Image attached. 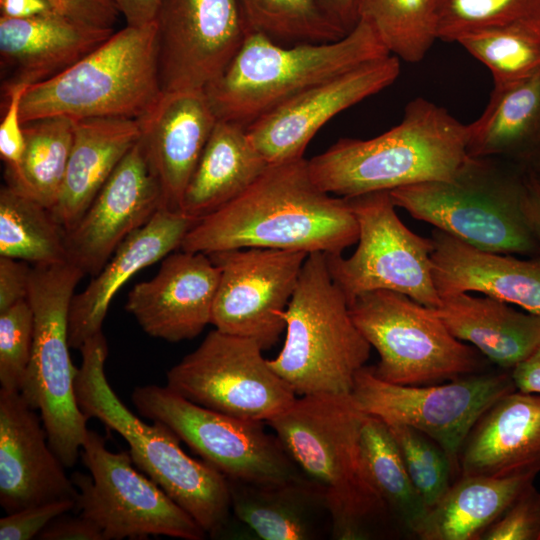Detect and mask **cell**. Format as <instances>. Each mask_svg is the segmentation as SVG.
Segmentation results:
<instances>
[{"mask_svg": "<svg viewBox=\"0 0 540 540\" xmlns=\"http://www.w3.org/2000/svg\"><path fill=\"white\" fill-rule=\"evenodd\" d=\"M358 237L347 198L321 190L302 157L269 164L242 194L199 219L180 249L207 255L242 248L339 255Z\"/></svg>", "mask_w": 540, "mask_h": 540, "instance_id": "1", "label": "cell"}, {"mask_svg": "<svg viewBox=\"0 0 540 540\" xmlns=\"http://www.w3.org/2000/svg\"><path fill=\"white\" fill-rule=\"evenodd\" d=\"M467 125L425 98L411 100L401 122L371 139L341 138L308 160L323 191L355 197L452 179L469 157Z\"/></svg>", "mask_w": 540, "mask_h": 540, "instance_id": "2", "label": "cell"}, {"mask_svg": "<svg viewBox=\"0 0 540 540\" xmlns=\"http://www.w3.org/2000/svg\"><path fill=\"white\" fill-rule=\"evenodd\" d=\"M364 412L351 394L297 396L266 422L299 468L322 489L338 540L374 538L392 522L360 460Z\"/></svg>", "mask_w": 540, "mask_h": 540, "instance_id": "3", "label": "cell"}, {"mask_svg": "<svg viewBox=\"0 0 540 540\" xmlns=\"http://www.w3.org/2000/svg\"><path fill=\"white\" fill-rule=\"evenodd\" d=\"M80 351L82 361L74 390L85 417L96 418L120 434L129 445L134 465L207 534H220L232 511L227 477L204 460L189 456L168 426L159 421L145 423L121 402L105 375L108 344L102 332L89 338Z\"/></svg>", "mask_w": 540, "mask_h": 540, "instance_id": "4", "label": "cell"}, {"mask_svg": "<svg viewBox=\"0 0 540 540\" xmlns=\"http://www.w3.org/2000/svg\"><path fill=\"white\" fill-rule=\"evenodd\" d=\"M388 55L363 18L347 35L327 43L284 46L249 31L227 68L204 91L218 120L248 126L297 94Z\"/></svg>", "mask_w": 540, "mask_h": 540, "instance_id": "5", "label": "cell"}, {"mask_svg": "<svg viewBox=\"0 0 540 540\" xmlns=\"http://www.w3.org/2000/svg\"><path fill=\"white\" fill-rule=\"evenodd\" d=\"M528 169L496 157L469 156L456 175L389 191L413 218L484 251L540 256L523 209Z\"/></svg>", "mask_w": 540, "mask_h": 540, "instance_id": "6", "label": "cell"}, {"mask_svg": "<svg viewBox=\"0 0 540 540\" xmlns=\"http://www.w3.org/2000/svg\"><path fill=\"white\" fill-rule=\"evenodd\" d=\"M162 93L156 21L127 25L62 73L29 86L20 117L139 120Z\"/></svg>", "mask_w": 540, "mask_h": 540, "instance_id": "7", "label": "cell"}, {"mask_svg": "<svg viewBox=\"0 0 540 540\" xmlns=\"http://www.w3.org/2000/svg\"><path fill=\"white\" fill-rule=\"evenodd\" d=\"M281 317L286 337L279 354L268 360L274 372L297 396L351 394L371 345L353 322L325 253L308 254Z\"/></svg>", "mask_w": 540, "mask_h": 540, "instance_id": "8", "label": "cell"}, {"mask_svg": "<svg viewBox=\"0 0 540 540\" xmlns=\"http://www.w3.org/2000/svg\"><path fill=\"white\" fill-rule=\"evenodd\" d=\"M85 273L70 261L33 265L27 301L34 317L33 347L20 389L39 410L48 441L65 467H73L88 428L74 390L76 368L69 353L68 316Z\"/></svg>", "mask_w": 540, "mask_h": 540, "instance_id": "9", "label": "cell"}, {"mask_svg": "<svg viewBox=\"0 0 540 540\" xmlns=\"http://www.w3.org/2000/svg\"><path fill=\"white\" fill-rule=\"evenodd\" d=\"M353 322L379 355L373 373L399 385H428L484 371L488 360L457 339L433 308L391 290L349 303Z\"/></svg>", "mask_w": 540, "mask_h": 540, "instance_id": "10", "label": "cell"}, {"mask_svg": "<svg viewBox=\"0 0 540 540\" xmlns=\"http://www.w3.org/2000/svg\"><path fill=\"white\" fill-rule=\"evenodd\" d=\"M80 454L91 476H71L78 490L75 510L99 528L104 540L206 537L189 513L138 471L129 451L108 450L105 439L88 429Z\"/></svg>", "mask_w": 540, "mask_h": 540, "instance_id": "11", "label": "cell"}, {"mask_svg": "<svg viewBox=\"0 0 540 540\" xmlns=\"http://www.w3.org/2000/svg\"><path fill=\"white\" fill-rule=\"evenodd\" d=\"M139 414L168 426L205 462L230 480L251 483L302 481L309 477L265 422L232 417L189 401L167 386L136 387Z\"/></svg>", "mask_w": 540, "mask_h": 540, "instance_id": "12", "label": "cell"}, {"mask_svg": "<svg viewBox=\"0 0 540 540\" xmlns=\"http://www.w3.org/2000/svg\"><path fill=\"white\" fill-rule=\"evenodd\" d=\"M359 228L354 253L326 255L332 279L348 303L373 290L403 293L430 308L440 304L432 273V237L407 228L389 191L345 197Z\"/></svg>", "mask_w": 540, "mask_h": 540, "instance_id": "13", "label": "cell"}, {"mask_svg": "<svg viewBox=\"0 0 540 540\" xmlns=\"http://www.w3.org/2000/svg\"><path fill=\"white\" fill-rule=\"evenodd\" d=\"M515 389L508 370H484L436 384L399 385L379 379L364 366L356 374L351 395L364 413L431 437L459 472L461 448L478 419Z\"/></svg>", "mask_w": 540, "mask_h": 540, "instance_id": "14", "label": "cell"}, {"mask_svg": "<svg viewBox=\"0 0 540 540\" xmlns=\"http://www.w3.org/2000/svg\"><path fill=\"white\" fill-rule=\"evenodd\" d=\"M262 351L252 339L214 329L169 369L166 386L208 409L266 423L285 411L297 395Z\"/></svg>", "mask_w": 540, "mask_h": 540, "instance_id": "15", "label": "cell"}, {"mask_svg": "<svg viewBox=\"0 0 540 540\" xmlns=\"http://www.w3.org/2000/svg\"><path fill=\"white\" fill-rule=\"evenodd\" d=\"M308 254L300 251L242 248L209 254L220 269L212 309L215 329L249 338L263 349L285 330L281 313L296 288Z\"/></svg>", "mask_w": 540, "mask_h": 540, "instance_id": "16", "label": "cell"}, {"mask_svg": "<svg viewBox=\"0 0 540 540\" xmlns=\"http://www.w3.org/2000/svg\"><path fill=\"white\" fill-rule=\"evenodd\" d=\"M155 21L163 92L205 90L249 32L237 0H162Z\"/></svg>", "mask_w": 540, "mask_h": 540, "instance_id": "17", "label": "cell"}, {"mask_svg": "<svg viewBox=\"0 0 540 540\" xmlns=\"http://www.w3.org/2000/svg\"><path fill=\"white\" fill-rule=\"evenodd\" d=\"M399 74L400 61L394 55L363 63L258 117L246 126L248 137L268 164L302 158L311 139L330 119L387 88Z\"/></svg>", "mask_w": 540, "mask_h": 540, "instance_id": "18", "label": "cell"}, {"mask_svg": "<svg viewBox=\"0 0 540 540\" xmlns=\"http://www.w3.org/2000/svg\"><path fill=\"white\" fill-rule=\"evenodd\" d=\"M163 205L160 186L138 141L78 223L65 232L68 261L97 275L118 246Z\"/></svg>", "mask_w": 540, "mask_h": 540, "instance_id": "19", "label": "cell"}, {"mask_svg": "<svg viewBox=\"0 0 540 540\" xmlns=\"http://www.w3.org/2000/svg\"><path fill=\"white\" fill-rule=\"evenodd\" d=\"M219 280L220 269L209 255L170 253L153 278L130 290L125 308L151 337L193 339L211 324Z\"/></svg>", "mask_w": 540, "mask_h": 540, "instance_id": "20", "label": "cell"}, {"mask_svg": "<svg viewBox=\"0 0 540 540\" xmlns=\"http://www.w3.org/2000/svg\"><path fill=\"white\" fill-rule=\"evenodd\" d=\"M51 448L41 416L19 391L0 390V504L7 513L57 500L78 490Z\"/></svg>", "mask_w": 540, "mask_h": 540, "instance_id": "21", "label": "cell"}, {"mask_svg": "<svg viewBox=\"0 0 540 540\" xmlns=\"http://www.w3.org/2000/svg\"><path fill=\"white\" fill-rule=\"evenodd\" d=\"M217 120L204 90L163 92L138 120L139 143L160 186L163 208L180 212L186 187Z\"/></svg>", "mask_w": 540, "mask_h": 540, "instance_id": "22", "label": "cell"}, {"mask_svg": "<svg viewBox=\"0 0 540 540\" xmlns=\"http://www.w3.org/2000/svg\"><path fill=\"white\" fill-rule=\"evenodd\" d=\"M198 219L182 212L159 208L142 227L131 233L115 250L86 288L74 294L68 316L70 348L81 349L102 332L111 301L137 272L180 248Z\"/></svg>", "mask_w": 540, "mask_h": 540, "instance_id": "23", "label": "cell"}, {"mask_svg": "<svg viewBox=\"0 0 540 540\" xmlns=\"http://www.w3.org/2000/svg\"><path fill=\"white\" fill-rule=\"evenodd\" d=\"M114 29L84 24L49 11L24 19L0 17L2 91L46 81L88 55Z\"/></svg>", "mask_w": 540, "mask_h": 540, "instance_id": "24", "label": "cell"}, {"mask_svg": "<svg viewBox=\"0 0 540 540\" xmlns=\"http://www.w3.org/2000/svg\"><path fill=\"white\" fill-rule=\"evenodd\" d=\"M461 475L496 478L540 473V395L513 390L478 419L459 454Z\"/></svg>", "mask_w": 540, "mask_h": 540, "instance_id": "25", "label": "cell"}, {"mask_svg": "<svg viewBox=\"0 0 540 540\" xmlns=\"http://www.w3.org/2000/svg\"><path fill=\"white\" fill-rule=\"evenodd\" d=\"M431 254L439 297L477 292L540 316V256L521 259L475 248L434 228Z\"/></svg>", "mask_w": 540, "mask_h": 540, "instance_id": "26", "label": "cell"}, {"mask_svg": "<svg viewBox=\"0 0 540 540\" xmlns=\"http://www.w3.org/2000/svg\"><path fill=\"white\" fill-rule=\"evenodd\" d=\"M139 137V121L135 119L74 120L65 175L57 200L50 209L65 232L78 223Z\"/></svg>", "mask_w": 540, "mask_h": 540, "instance_id": "27", "label": "cell"}, {"mask_svg": "<svg viewBox=\"0 0 540 540\" xmlns=\"http://www.w3.org/2000/svg\"><path fill=\"white\" fill-rule=\"evenodd\" d=\"M232 512L264 540H313L331 535V516L320 486L310 478L281 483L230 480Z\"/></svg>", "mask_w": 540, "mask_h": 540, "instance_id": "28", "label": "cell"}, {"mask_svg": "<svg viewBox=\"0 0 540 540\" xmlns=\"http://www.w3.org/2000/svg\"><path fill=\"white\" fill-rule=\"evenodd\" d=\"M457 339L471 344L489 362L511 371L540 344V316L497 298L469 292L440 298L433 308Z\"/></svg>", "mask_w": 540, "mask_h": 540, "instance_id": "29", "label": "cell"}, {"mask_svg": "<svg viewBox=\"0 0 540 540\" xmlns=\"http://www.w3.org/2000/svg\"><path fill=\"white\" fill-rule=\"evenodd\" d=\"M467 153L527 169L540 164V73L497 84L483 113L467 125Z\"/></svg>", "mask_w": 540, "mask_h": 540, "instance_id": "30", "label": "cell"}, {"mask_svg": "<svg viewBox=\"0 0 540 540\" xmlns=\"http://www.w3.org/2000/svg\"><path fill=\"white\" fill-rule=\"evenodd\" d=\"M269 164L246 126L217 120L184 192L180 212L201 219L242 194Z\"/></svg>", "mask_w": 540, "mask_h": 540, "instance_id": "31", "label": "cell"}, {"mask_svg": "<svg viewBox=\"0 0 540 540\" xmlns=\"http://www.w3.org/2000/svg\"><path fill=\"white\" fill-rule=\"evenodd\" d=\"M535 477L461 475L433 504L415 537L420 540H480Z\"/></svg>", "mask_w": 540, "mask_h": 540, "instance_id": "32", "label": "cell"}, {"mask_svg": "<svg viewBox=\"0 0 540 540\" xmlns=\"http://www.w3.org/2000/svg\"><path fill=\"white\" fill-rule=\"evenodd\" d=\"M359 453L364 474L391 521L402 532L415 536L428 507L407 473L387 424L366 413L360 427Z\"/></svg>", "mask_w": 540, "mask_h": 540, "instance_id": "33", "label": "cell"}, {"mask_svg": "<svg viewBox=\"0 0 540 540\" xmlns=\"http://www.w3.org/2000/svg\"><path fill=\"white\" fill-rule=\"evenodd\" d=\"M25 150L19 166L5 171L6 184L51 209L65 175L74 120L47 117L23 123Z\"/></svg>", "mask_w": 540, "mask_h": 540, "instance_id": "34", "label": "cell"}, {"mask_svg": "<svg viewBox=\"0 0 540 540\" xmlns=\"http://www.w3.org/2000/svg\"><path fill=\"white\" fill-rule=\"evenodd\" d=\"M0 256L33 265L68 261L65 230L51 210L7 184L0 190Z\"/></svg>", "mask_w": 540, "mask_h": 540, "instance_id": "35", "label": "cell"}, {"mask_svg": "<svg viewBox=\"0 0 540 540\" xmlns=\"http://www.w3.org/2000/svg\"><path fill=\"white\" fill-rule=\"evenodd\" d=\"M357 15L391 55L409 63L420 62L437 40L434 0H357Z\"/></svg>", "mask_w": 540, "mask_h": 540, "instance_id": "36", "label": "cell"}, {"mask_svg": "<svg viewBox=\"0 0 540 540\" xmlns=\"http://www.w3.org/2000/svg\"><path fill=\"white\" fill-rule=\"evenodd\" d=\"M249 31L277 43H327L348 33L334 23L319 0H237Z\"/></svg>", "mask_w": 540, "mask_h": 540, "instance_id": "37", "label": "cell"}, {"mask_svg": "<svg viewBox=\"0 0 540 540\" xmlns=\"http://www.w3.org/2000/svg\"><path fill=\"white\" fill-rule=\"evenodd\" d=\"M491 72L494 85L540 73V34L516 26L468 33L456 41Z\"/></svg>", "mask_w": 540, "mask_h": 540, "instance_id": "38", "label": "cell"}, {"mask_svg": "<svg viewBox=\"0 0 540 540\" xmlns=\"http://www.w3.org/2000/svg\"><path fill=\"white\" fill-rule=\"evenodd\" d=\"M434 10L437 39L446 42L507 26L540 34V0H434Z\"/></svg>", "mask_w": 540, "mask_h": 540, "instance_id": "39", "label": "cell"}, {"mask_svg": "<svg viewBox=\"0 0 540 540\" xmlns=\"http://www.w3.org/2000/svg\"><path fill=\"white\" fill-rule=\"evenodd\" d=\"M407 473L428 509L450 487L456 471L448 454L425 433L403 424H387Z\"/></svg>", "mask_w": 540, "mask_h": 540, "instance_id": "40", "label": "cell"}, {"mask_svg": "<svg viewBox=\"0 0 540 540\" xmlns=\"http://www.w3.org/2000/svg\"><path fill=\"white\" fill-rule=\"evenodd\" d=\"M34 317L27 300L0 312L1 389L20 391L30 362Z\"/></svg>", "mask_w": 540, "mask_h": 540, "instance_id": "41", "label": "cell"}, {"mask_svg": "<svg viewBox=\"0 0 540 540\" xmlns=\"http://www.w3.org/2000/svg\"><path fill=\"white\" fill-rule=\"evenodd\" d=\"M480 540H540V492L529 484Z\"/></svg>", "mask_w": 540, "mask_h": 540, "instance_id": "42", "label": "cell"}, {"mask_svg": "<svg viewBox=\"0 0 540 540\" xmlns=\"http://www.w3.org/2000/svg\"><path fill=\"white\" fill-rule=\"evenodd\" d=\"M75 505V500L65 499L7 513L6 516L0 519V539L30 540L37 538L53 519L74 510Z\"/></svg>", "mask_w": 540, "mask_h": 540, "instance_id": "43", "label": "cell"}, {"mask_svg": "<svg viewBox=\"0 0 540 540\" xmlns=\"http://www.w3.org/2000/svg\"><path fill=\"white\" fill-rule=\"evenodd\" d=\"M29 85L17 84L3 90L4 113L0 122V156L6 171L15 170L25 150V135L20 117V104Z\"/></svg>", "mask_w": 540, "mask_h": 540, "instance_id": "44", "label": "cell"}, {"mask_svg": "<svg viewBox=\"0 0 540 540\" xmlns=\"http://www.w3.org/2000/svg\"><path fill=\"white\" fill-rule=\"evenodd\" d=\"M53 11L72 20L114 29L121 15L113 0H45Z\"/></svg>", "mask_w": 540, "mask_h": 540, "instance_id": "45", "label": "cell"}, {"mask_svg": "<svg viewBox=\"0 0 540 540\" xmlns=\"http://www.w3.org/2000/svg\"><path fill=\"white\" fill-rule=\"evenodd\" d=\"M28 264L0 256V312L27 300L32 269Z\"/></svg>", "mask_w": 540, "mask_h": 540, "instance_id": "46", "label": "cell"}, {"mask_svg": "<svg viewBox=\"0 0 540 540\" xmlns=\"http://www.w3.org/2000/svg\"><path fill=\"white\" fill-rule=\"evenodd\" d=\"M40 540H104L99 528L80 515L63 513L53 519L37 536Z\"/></svg>", "mask_w": 540, "mask_h": 540, "instance_id": "47", "label": "cell"}, {"mask_svg": "<svg viewBox=\"0 0 540 540\" xmlns=\"http://www.w3.org/2000/svg\"><path fill=\"white\" fill-rule=\"evenodd\" d=\"M510 372L517 390L540 395V344Z\"/></svg>", "mask_w": 540, "mask_h": 540, "instance_id": "48", "label": "cell"}, {"mask_svg": "<svg viewBox=\"0 0 540 540\" xmlns=\"http://www.w3.org/2000/svg\"><path fill=\"white\" fill-rule=\"evenodd\" d=\"M127 25L142 26L156 20L162 0H113Z\"/></svg>", "mask_w": 540, "mask_h": 540, "instance_id": "49", "label": "cell"}, {"mask_svg": "<svg viewBox=\"0 0 540 540\" xmlns=\"http://www.w3.org/2000/svg\"><path fill=\"white\" fill-rule=\"evenodd\" d=\"M522 209L526 221L540 242V183L528 169Z\"/></svg>", "mask_w": 540, "mask_h": 540, "instance_id": "50", "label": "cell"}, {"mask_svg": "<svg viewBox=\"0 0 540 540\" xmlns=\"http://www.w3.org/2000/svg\"><path fill=\"white\" fill-rule=\"evenodd\" d=\"M331 20L349 33L358 22L357 0H319Z\"/></svg>", "mask_w": 540, "mask_h": 540, "instance_id": "51", "label": "cell"}, {"mask_svg": "<svg viewBox=\"0 0 540 540\" xmlns=\"http://www.w3.org/2000/svg\"><path fill=\"white\" fill-rule=\"evenodd\" d=\"M0 11L2 17L24 19L52 11V8L45 0H0Z\"/></svg>", "mask_w": 540, "mask_h": 540, "instance_id": "52", "label": "cell"}, {"mask_svg": "<svg viewBox=\"0 0 540 540\" xmlns=\"http://www.w3.org/2000/svg\"><path fill=\"white\" fill-rule=\"evenodd\" d=\"M540 183V167L529 169Z\"/></svg>", "mask_w": 540, "mask_h": 540, "instance_id": "53", "label": "cell"}, {"mask_svg": "<svg viewBox=\"0 0 540 540\" xmlns=\"http://www.w3.org/2000/svg\"><path fill=\"white\" fill-rule=\"evenodd\" d=\"M536 167H540V164H539L538 166H536ZM536 167H534V168H536ZM532 169H533V168H532Z\"/></svg>", "mask_w": 540, "mask_h": 540, "instance_id": "54", "label": "cell"}]
</instances>
